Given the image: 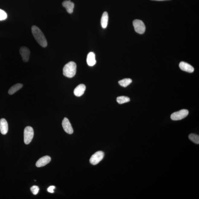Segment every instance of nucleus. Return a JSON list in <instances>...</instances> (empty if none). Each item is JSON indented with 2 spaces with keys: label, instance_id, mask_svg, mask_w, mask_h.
Instances as JSON below:
<instances>
[{
  "label": "nucleus",
  "instance_id": "nucleus-3",
  "mask_svg": "<svg viewBox=\"0 0 199 199\" xmlns=\"http://www.w3.org/2000/svg\"><path fill=\"white\" fill-rule=\"evenodd\" d=\"M34 132L33 128L31 127L28 126L24 130V142L27 145L29 144L32 140L34 136Z\"/></svg>",
  "mask_w": 199,
  "mask_h": 199
},
{
  "label": "nucleus",
  "instance_id": "nucleus-16",
  "mask_svg": "<svg viewBox=\"0 0 199 199\" xmlns=\"http://www.w3.org/2000/svg\"><path fill=\"white\" fill-rule=\"evenodd\" d=\"M23 85L21 83H18V84L13 85L10 88L8 91V93L10 95H12L21 89L23 87Z\"/></svg>",
  "mask_w": 199,
  "mask_h": 199
},
{
  "label": "nucleus",
  "instance_id": "nucleus-2",
  "mask_svg": "<svg viewBox=\"0 0 199 199\" xmlns=\"http://www.w3.org/2000/svg\"><path fill=\"white\" fill-rule=\"evenodd\" d=\"M63 75L68 78L75 76L76 72V65L74 62L71 61L65 65L63 67Z\"/></svg>",
  "mask_w": 199,
  "mask_h": 199
},
{
  "label": "nucleus",
  "instance_id": "nucleus-23",
  "mask_svg": "<svg viewBox=\"0 0 199 199\" xmlns=\"http://www.w3.org/2000/svg\"><path fill=\"white\" fill-rule=\"evenodd\" d=\"M154 1H165V0H154Z\"/></svg>",
  "mask_w": 199,
  "mask_h": 199
},
{
  "label": "nucleus",
  "instance_id": "nucleus-6",
  "mask_svg": "<svg viewBox=\"0 0 199 199\" xmlns=\"http://www.w3.org/2000/svg\"><path fill=\"white\" fill-rule=\"evenodd\" d=\"M104 153L103 152L99 151L96 152L92 156L90 159V163L92 165H95L98 164L103 160L104 156Z\"/></svg>",
  "mask_w": 199,
  "mask_h": 199
},
{
  "label": "nucleus",
  "instance_id": "nucleus-18",
  "mask_svg": "<svg viewBox=\"0 0 199 199\" xmlns=\"http://www.w3.org/2000/svg\"><path fill=\"white\" fill-rule=\"evenodd\" d=\"M130 100V98L127 96H119L117 98V101L120 104H123L124 103L128 102Z\"/></svg>",
  "mask_w": 199,
  "mask_h": 199
},
{
  "label": "nucleus",
  "instance_id": "nucleus-14",
  "mask_svg": "<svg viewBox=\"0 0 199 199\" xmlns=\"http://www.w3.org/2000/svg\"><path fill=\"white\" fill-rule=\"evenodd\" d=\"M87 63L88 66H93L96 63L95 53L93 52H90L88 53L87 58Z\"/></svg>",
  "mask_w": 199,
  "mask_h": 199
},
{
  "label": "nucleus",
  "instance_id": "nucleus-7",
  "mask_svg": "<svg viewBox=\"0 0 199 199\" xmlns=\"http://www.w3.org/2000/svg\"><path fill=\"white\" fill-rule=\"evenodd\" d=\"M62 125L64 131L67 133L71 134L73 132V129L71 123L67 118H65L62 122Z\"/></svg>",
  "mask_w": 199,
  "mask_h": 199
},
{
  "label": "nucleus",
  "instance_id": "nucleus-21",
  "mask_svg": "<svg viewBox=\"0 0 199 199\" xmlns=\"http://www.w3.org/2000/svg\"><path fill=\"white\" fill-rule=\"evenodd\" d=\"M40 189L39 187L36 185H34L31 188V190L32 193H33V194L36 195L39 192Z\"/></svg>",
  "mask_w": 199,
  "mask_h": 199
},
{
  "label": "nucleus",
  "instance_id": "nucleus-19",
  "mask_svg": "<svg viewBox=\"0 0 199 199\" xmlns=\"http://www.w3.org/2000/svg\"><path fill=\"white\" fill-rule=\"evenodd\" d=\"M189 138L193 143L199 144V135L191 133L189 135Z\"/></svg>",
  "mask_w": 199,
  "mask_h": 199
},
{
  "label": "nucleus",
  "instance_id": "nucleus-20",
  "mask_svg": "<svg viewBox=\"0 0 199 199\" xmlns=\"http://www.w3.org/2000/svg\"><path fill=\"white\" fill-rule=\"evenodd\" d=\"M7 14L5 11L0 9V21H4L7 18Z\"/></svg>",
  "mask_w": 199,
  "mask_h": 199
},
{
  "label": "nucleus",
  "instance_id": "nucleus-8",
  "mask_svg": "<svg viewBox=\"0 0 199 199\" xmlns=\"http://www.w3.org/2000/svg\"><path fill=\"white\" fill-rule=\"evenodd\" d=\"M20 53L22 59L25 62H27L29 59L30 51L29 49L26 47H22L20 50Z\"/></svg>",
  "mask_w": 199,
  "mask_h": 199
},
{
  "label": "nucleus",
  "instance_id": "nucleus-22",
  "mask_svg": "<svg viewBox=\"0 0 199 199\" xmlns=\"http://www.w3.org/2000/svg\"><path fill=\"white\" fill-rule=\"evenodd\" d=\"M55 188H56V187L54 186H50L49 188H48V191L50 193H54V190Z\"/></svg>",
  "mask_w": 199,
  "mask_h": 199
},
{
  "label": "nucleus",
  "instance_id": "nucleus-4",
  "mask_svg": "<svg viewBox=\"0 0 199 199\" xmlns=\"http://www.w3.org/2000/svg\"><path fill=\"white\" fill-rule=\"evenodd\" d=\"M135 30L140 34H143L145 33L146 27L144 23L141 20L136 19L133 22Z\"/></svg>",
  "mask_w": 199,
  "mask_h": 199
},
{
  "label": "nucleus",
  "instance_id": "nucleus-9",
  "mask_svg": "<svg viewBox=\"0 0 199 199\" xmlns=\"http://www.w3.org/2000/svg\"><path fill=\"white\" fill-rule=\"evenodd\" d=\"M51 160V158L48 156L42 157L36 162V166L38 168L44 166L49 163Z\"/></svg>",
  "mask_w": 199,
  "mask_h": 199
},
{
  "label": "nucleus",
  "instance_id": "nucleus-5",
  "mask_svg": "<svg viewBox=\"0 0 199 199\" xmlns=\"http://www.w3.org/2000/svg\"><path fill=\"white\" fill-rule=\"evenodd\" d=\"M188 114L189 111L188 110H181L172 114L171 115V119L174 121L181 120L186 117Z\"/></svg>",
  "mask_w": 199,
  "mask_h": 199
},
{
  "label": "nucleus",
  "instance_id": "nucleus-12",
  "mask_svg": "<svg viewBox=\"0 0 199 199\" xmlns=\"http://www.w3.org/2000/svg\"><path fill=\"white\" fill-rule=\"evenodd\" d=\"M86 86L84 84L79 85L75 88L74 90V94L75 96L80 97L84 94L86 90Z\"/></svg>",
  "mask_w": 199,
  "mask_h": 199
},
{
  "label": "nucleus",
  "instance_id": "nucleus-11",
  "mask_svg": "<svg viewBox=\"0 0 199 199\" xmlns=\"http://www.w3.org/2000/svg\"><path fill=\"white\" fill-rule=\"evenodd\" d=\"M179 67L182 71L189 73H193L194 70L193 67L190 64L183 61L180 63Z\"/></svg>",
  "mask_w": 199,
  "mask_h": 199
},
{
  "label": "nucleus",
  "instance_id": "nucleus-15",
  "mask_svg": "<svg viewBox=\"0 0 199 199\" xmlns=\"http://www.w3.org/2000/svg\"><path fill=\"white\" fill-rule=\"evenodd\" d=\"M108 12H104L102 16L101 20V23L102 27L103 28H106L108 26Z\"/></svg>",
  "mask_w": 199,
  "mask_h": 199
},
{
  "label": "nucleus",
  "instance_id": "nucleus-10",
  "mask_svg": "<svg viewBox=\"0 0 199 199\" xmlns=\"http://www.w3.org/2000/svg\"><path fill=\"white\" fill-rule=\"evenodd\" d=\"M8 131V125L7 121L4 118L0 120V132L2 134L6 135Z\"/></svg>",
  "mask_w": 199,
  "mask_h": 199
},
{
  "label": "nucleus",
  "instance_id": "nucleus-17",
  "mask_svg": "<svg viewBox=\"0 0 199 199\" xmlns=\"http://www.w3.org/2000/svg\"><path fill=\"white\" fill-rule=\"evenodd\" d=\"M132 82V80L131 79L126 78L122 79L118 82V83L123 87H127Z\"/></svg>",
  "mask_w": 199,
  "mask_h": 199
},
{
  "label": "nucleus",
  "instance_id": "nucleus-13",
  "mask_svg": "<svg viewBox=\"0 0 199 199\" xmlns=\"http://www.w3.org/2000/svg\"><path fill=\"white\" fill-rule=\"evenodd\" d=\"M63 5L66 8L68 13L71 14L73 13L75 6L74 3L70 1H66L63 2Z\"/></svg>",
  "mask_w": 199,
  "mask_h": 199
},
{
  "label": "nucleus",
  "instance_id": "nucleus-1",
  "mask_svg": "<svg viewBox=\"0 0 199 199\" xmlns=\"http://www.w3.org/2000/svg\"><path fill=\"white\" fill-rule=\"evenodd\" d=\"M31 31L33 36L38 44L43 47H46L47 46V42L41 30L37 26H33L32 27Z\"/></svg>",
  "mask_w": 199,
  "mask_h": 199
}]
</instances>
